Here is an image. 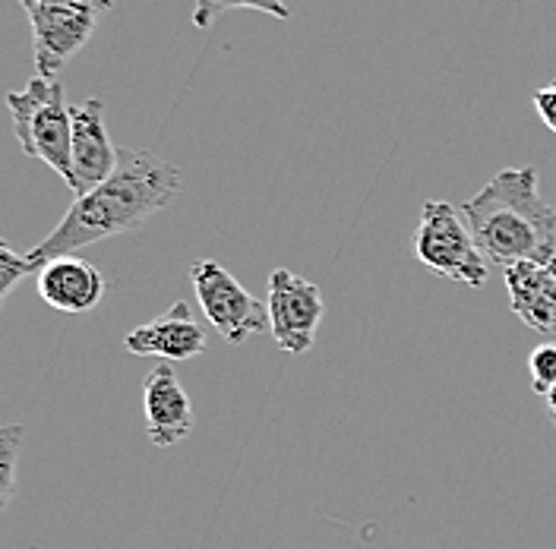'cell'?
<instances>
[{"mask_svg": "<svg viewBox=\"0 0 556 549\" xmlns=\"http://www.w3.org/2000/svg\"><path fill=\"white\" fill-rule=\"evenodd\" d=\"M180 193V171L152 152L121 149L117 168L86 196H76L61 225L35 246L29 256L35 269L58 256H73L83 246L139 231L155 212Z\"/></svg>", "mask_w": 556, "mask_h": 549, "instance_id": "cell-1", "label": "cell"}, {"mask_svg": "<svg viewBox=\"0 0 556 549\" xmlns=\"http://www.w3.org/2000/svg\"><path fill=\"white\" fill-rule=\"evenodd\" d=\"M486 263L547 266L556 256V206L541 196L534 168L500 171L478 196L458 206Z\"/></svg>", "mask_w": 556, "mask_h": 549, "instance_id": "cell-2", "label": "cell"}, {"mask_svg": "<svg viewBox=\"0 0 556 549\" xmlns=\"http://www.w3.org/2000/svg\"><path fill=\"white\" fill-rule=\"evenodd\" d=\"M7 104L13 114L20 149L29 158L45 162L54 174H61V180L73 190V107L67 104L61 79L35 76L23 92H10Z\"/></svg>", "mask_w": 556, "mask_h": 549, "instance_id": "cell-3", "label": "cell"}, {"mask_svg": "<svg viewBox=\"0 0 556 549\" xmlns=\"http://www.w3.org/2000/svg\"><path fill=\"white\" fill-rule=\"evenodd\" d=\"M415 253L424 269L443 274L446 281L481 291L490 278V263L478 250L471 228L462 221V212L450 203H424L415 234Z\"/></svg>", "mask_w": 556, "mask_h": 549, "instance_id": "cell-4", "label": "cell"}, {"mask_svg": "<svg viewBox=\"0 0 556 549\" xmlns=\"http://www.w3.org/2000/svg\"><path fill=\"white\" fill-rule=\"evenodd\" d=\"M197 301L228 344H243L269 329V307L256 301L235 274L215 259H197L190 266Z\"/></svg>", "mask_w": 556, "mask_h": 549, "instance_id": "cell-5", "label": "cell"}, {"mask_svg": "<svg viewBox=\"0 0 556 549\" xmlns=\"http://www.w3.org/2000/svg\"><path fill=\"white\" fill-rule=\"evenodd\" d=\"M266 307H269V332L278 347L288 354H307L316 344V329L326 312L319 284L288 269H276L269 274Z\"/></svg>", "mask_w": 556, "mask_h": 549, "instance_id": "cell-6", "label": "cell"}, {"mask_svg": "<svg viewBox=\"0 0 556 549\" xmlns=\"http://www.w3.org/2000/svg\"><path fill=\"white\" fill-rule=\"evenodd\" d=\"M33 26V51L38 76H58L99 29L102 13L89 7H38L26 3Z\"/></svg>", "mask_w": 556, "mask_h": 549, "instance_id": "cell-7", "label": "cell"}, {"mask_svg": "<svg viewBox=\"0 0 556 549\" xmlns=\"http://www.w3.org/2000/svg\"><path fill=\"white\" fill-rule=\"evenodd\" d=\"M70 155H73V177H76L73 200L102 187L117 168L121 149H114V142L108 137L104 104L99 99H86L73 107V149H70Z\"/></svg>", "mask_w": 556, "mask_h": 549, "instance_id": "cell-8", "label": "cell"}, {"mask_svg": "<svg viewBox=\"0 0 556 549\" xmlns=\"http://www.w3.org/2000/svg\"><path fill=\"white\" fill-rule=\"evenodd\" d=\"M142 413H146V436L152 439V446L172 448L190 436L193 405L172 363H155L142 379Z\"/></svg>", "mask_w": 556, "mask_h": 549, "instance_id": "cell-9", "label": "cell"}, {"mask_svg": "<svg viewBox=\"0 0 556 549\" xmlns=\"http://www.w3.org/2000/svg\"><path fill=\"white\" fill-rule=\"evenodd\" d=\"M124 350L134 357H159L168 363H180L206 350V332L193 322L187 304H174L162 319L134 329L124 339Z\"/></svg>", "mask_w": 556, "mask_h": 549, "instance_id": "cell-10", "label": "cell"}, {"mask_svg": "<svg viewBox=\"0 0 556 549\" xmlns=\"http://www.w3.org/2000/svg\"><path fill=\"white\" fill-rule=\"evenodd\" d=\"M38 294L51 309L76 316L102 304L104 278L92 263L79 259L76 253L58 256L38 269Z\"/></svg>", "mask_w": 556, "mask_h": 549, "instance_id": "cell-11", "label": "cell"}, {"mask_svg": "<svg viewBox=\"0 0 556 549\" xmlns=\"http://www.w3.org/2000/svg\"><path fill=\"white\" fill-rule=\"evenodd\" d=\"M509 307L538 335H556V278L547 266L516 263L503 269Z\"/></svg>", "mask_w": 556, "mask_h": 549, "instance_id": "cell-12", "label": "cell"}, {"mask_svg": "<svg viewBox=\"0 0 556 549\" xmlns=\"http://www.w3.org/2000/svg\"><path fill=\"white\" fill-rule=\"evenodd\" d=\"M193 3V26L197 29H212V23L228 13V10H256L276 20H291V10L285 0H190Z\"/></svg>", "mask_w": 556, "mask_h": 549, "instance_id": "cell-13", "label": "cell"}, {"mask_svg": "<svg viewBox=\"0 0 556 549\" xmlns=\"http://www.w3.org/2000/svg\"><path fill=\"white\" fill-rule=\"evenodd\" d=\"M26 426H3L0 430V509L10 506L16 489V458L23 446Z\"/></svg>", "mask_w": 556, "mask_h": 549, "instance_id": "cell-14", "label": "cell"}, {"mask_svg": "<svg viewBox=\"0 0 556 549\" xmlns=\"http://www.w3.org/2000/svg\"><path fill=\"white\" fill-rule=\"evenodd\" d=\"M528 373H531V385L538 395H551L556 388V342L538 344L528 354Z\"/></svg>", "mask_w": 556, "mask_h": 549, "instance_id": "cell-15", "label": "cell"}, {"mask_svg": "<svg viewBox=\"0 0 556 549\" xmlns=\"http://www.w3.org/2000/svg\"><path fill=\"white\" fill-rule=\"evenodd\" d=\"M33 272L38 269L29 263V256H20V253H13L10 243H0V301L10 297V291L20 284V278Z\"/></svg>", "mask_w": 556, "mask_h": 549, "instance_id": "cell-16", "label": "cell"}, {"mask_svg": "<svg viewBox=\"0 0 556 549\" xmlns=\"http://www.w3.org/2000/svg\"><path fill=\"white\" fill-rule=\"evenodd\" d=\"M531 102H534V111L541 114V120L556 133V79L547 82V86H541V89H534Z\"/></svg>", "mask_w": 556, "mask_h": 549, "instance_id": "cell-17", "label": "cell"}, {"mask_svg": "<svg viewBox=\"0 0 556 549\" xmlns=\"http://www.w3.org/2000/svg\"><path fill=\"white\" fill-rule=\"evenodd\" d=\"M23 7L26 3H38V7H89V10H99L108 13L114 7V0H20Z\"/></svg>", "mask_w": 556, "mask_h": 549, "instance_id": "cell-18", "label": "cell"}, {"mask_svg": "<svg viewBox=\"0 0 556 549\" xmlns=\"http://www.w3.org/2000/svg\"><path fill=\"white\" fill-rule=\"evenodd\" d=\"M547 269H551V272H554V278H556V256L551 259V263H547Z\"/></svg>", "mask_w": 556, "mask_h": 549, "instance_id": "cell-19", "label": "cell"}]
</instances>
